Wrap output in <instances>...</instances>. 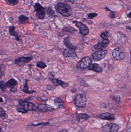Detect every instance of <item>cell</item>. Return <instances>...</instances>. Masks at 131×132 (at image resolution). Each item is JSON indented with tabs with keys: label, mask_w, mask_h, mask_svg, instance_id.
<instances>
[{
	"label": "cell",
	"mask_w": 131,
	"mask_h": 132,
	"mask_svg": "<svg viewBox=\"0 0 131 132\" xmlns=\"http://www.w3.org/2000/svg\"><path fill=\"white\" fill-rule=\"evenodd\" d=\"M56 11L60 14L65 17H69L73 14L72 9L66 3L59 2L55 6Z\"/></svg>",
	"instance_id": "cell-1"
},
{
	"label": "cell",
	"mask_w": 131,
	"mask_h": 132,
	"mask_svg": "<svg viewBox=\"0 0 131 132\" xmlns=\"http://www.w3.org/2000/svg\"><path fill=\"white\" fill-rule=\"evenodd\" d=\"M87 98L86 96L82 94H78L75 96L74 99V104L77 107L84 108L87 104Z\"/></svg>",
	"instance_id": "cell-2"
},
{
	"label": "cell",
	"mask_w": 131,
	"mask_h": 132,
	"mask_svg": "<svg viewBox=\"0 0 131 132\" xmlns=\"http://www.w3.org/2000/svg\"><path fill=\"white\" fill-rule=\"evenodd\" d=\"M34 11L35 12V15L37 18L39 19H43L45 18L46 13L45 8L42 7L41 4L37 2L34 5Z\"/></svg>",
	"instance_id": "cell-3"
},
{
	"label": "cell",
	"mask_w": 131,
	"mask_h": 132,
	"mask_svg": "<svg viewBox=\"0 0 131 132\" xmlns=\"http://www.w3.org/2000/svg\"><path fill=\"white\" fill-rule=\"evenodd\" d=\"M19 105L26 109L28 111H37L38 106L32 102L25 100L20 99L19 100Z\"/></svg>",
	"instance_id": "cell-4"
},
{
	"label": "cell",
	"mask_w": 131,
	"mask_h": 132,
	"mask_svg": "<svg viewBox=\"0 0 131 132\" xmlns=\"http://www.w3.org/2000/svg\"><path fill=\"white\" fill-rule=\"evenodd\" d=\"M92 60L89 56H86L81 60L77 65V67L79 68L85 69L91 65Z\"/></svg>",
	"instance_id": "cell-5"
},
{
	"label": "cell",
	"mask_w": 131,
	"mask_h": 132,
	"mask_svg": "<svg viewBox=\"0 0 131 132\" xmlns=\"http://www.w3.org/2000/svg\"><path fill=\"white\" fill-rule=\"evenodd\" d=\"M72 22L78 28L80 33L82 35L86 36L89 33V29L86 25L77 21H74Z\"/></svg>",
	"instance_id": "cell-6"
},
{
	"label": "cell",
	"mask_w": 131,
	"mask_h": 132,
	"mask_svg": "<svg viewBox=\"0 0 131 132\" xmlns=\"http://www.w3.org/2000/svg\"><path fill=\"white\" fill-rule=\"evenodd\" d=\"M112 55L114 59L117 60H122L126 56V54L124 52L122 48H116L114 50Z\"/></svg>",
	"instance_id": "cell-7"
},
{
	"label": "cell",
	"mask_w": 131,
	"mask_h": 132,
	"mask_svg": "<svg viewBox=\"0 0 131 132\" xmlns=\"http://www.w3.org/2000/svg\"><path fill=\"white\" fill-rule=\"evenodd\" d=\"M33 58L32 56H21L16 58L15 59L14 63L15 65L21 67L27 63H28L33 60Z\"/></svg>",
	"instance_id": "cell-8"
},
{
	"label": "cell",
	"mask_w": 131,
	"mask_h": 132,
	"mask_svg": "<svg viewBox=\"0 0 131 132\" xmlns=\"http://www.w3.org/2000/svg\"><path fill=\"white\" fill-rule=\"evenodd\" d=\"M118 125L110 123L104 126L102 128V132H117L119 130Z\"/></svg>",
	"instance_id": "cell-9"
},
{
	"label": "cell",
	"mask_w": 131,
	"mask_h": 132,
	"mask_svg": "<svg viewBox=\"0 0 131 132\" xmlns=\"http://www.w3.org/2000/svg\"><path fill=\"white\" fill-rule=\"evenodd\" d=\"M107 54V50H99L96 51L92 54V58L94 61H100L105 58Z\"/></svg>",
	"instance_id": "cell-10"
},
{
	"label": "cell",
	"mask_w": 131,
	"mask_h": 132,
	"mask_svg": "<svg viewBox=\"0 0 131 132\" xmlns=\"http://www.w3.org/2000/svg\"><path fill=\"white\" fill-rule=\"evenodd\" d=\"M54 110V108L46 104H39L38 106L37 110L41 112H48L52 111Z\"/></svg>",
	"instance_id": "cell-11"
},
{
	"label": "cell",
	"mask_w": 131,
	"mask_h": 132,
	"mask_svg": "<svg viewBox=\"0 0 131 132\" xmlns=\"http://www.w3.org/2000/svg\"><path fill=\"white\" fill-rule=\"evenodd\" d=\"M97 118L102 120H107V121H113L115 119L114 115L109 112L102 113L98 116Z\"/></svg>",
	"instance_id": "cell-12"
},
{
	"label": "cell",
	"mask_w": 131,
	"mask_h": 132,
	"mask_svg": "<svg viewBox=\"0 0 131 132\" xmlns=\"http://www.w3.org/2000/svg\"><path fill=\"white\" fill-rule=\"evenodd\" d=\"M49 80L55 86H61L62 87L64 88H66L68 86V84L65 82H63L62 81L56 78H49Z\"/></svg>",
	"instance_id": "cell-13"
},
{
	"label": "cell",
	"mask_w": 131,
	"mask_h": 132,
	"mask_svg": "<svg viewBox=\"0 0 131 132\" xmlns=\"http://www.w3.org/2000/svg\"><path fill=\"white\" fill-rule=\"evenodd\" d=\"M63 55L65 58H71L75 59L77 57L75 50L72 49H65L63 52Z\"/></svg>",
	"instance_id": "cell-14"
},
{
	"label": "cell",
	"mask_w": 131,
	"mask_h": 132,
	"mask_svg": "<svg viewBox=\"0 0 131 132\" xmlns=\"http://www.w3.org/2000/svg\"><path fill=\"white\" fill-rule=\"evenodd\" d=\"M110 43V40L108 39H104L101 42L95 45L94 48L95 50H101L106 48Z\"/></svg>",
	"instance_id": "cell-15"
},
{
	"label": "cell",
	"mask_w": 131,
	"mask_h": 132,
	"mask_svg": "<svg viewBox=\"0 0 131 132\" xmlns=\"http://www.w3.org/2000/svg\"><path fill=\"white\" fill-rule=\"evenodd\" d=\"M16 27L14 26H11L9 27V33L12 36L15 37V39L17 42H20L21 39L18 35V34L15 31V29Z\"/></svg>",
	"instance_id": "cell-16"
},
{
	"label": "cell",
	"mask_w": 131,
	"mask_h": 132,
	"mask_svg": "<svg viewBox=\"0 0 131 132\" xmlns=\"http://www.w3.org/2000/svg\"><path fill=\"white\" fill-rule=\"evenodd\" d=\"M29 81V80L28 79H25V81L24 84L23 86V88H22V92L26 94H32L33 93H35L36 92L35 90H29V87L28 85V82Z\"/></svg>",
	"instance_id": "cell-17"
},
{
	"label": "cell",
	"mask_w": 131,
	"mask_h": 132,
	"mask_svg": "<svg viewBox=\"0 0 131 132\" xmlns=\"http://www.w3.org/2000/svg\"><path fill=\"white\" fill-rule=\"evenodd\" d=\"M18 82L14 78H11L9 79L7 82H5L6 87L9 88L15 87L16 85H17Z\"/></svg>",
	"instance_id": "cell-18"
},
{
	"label": "cell",
	"mask_w": 131,
	"mask_h": 132,
	"mask_svg": "<svg viewBox=\"0 0 131 132\" xmlns=\"http://www.w3.org/2000/svg\"><path fill=\"white\" fill-rule=\"evenodd\" d=\"M64 43L65 46L68 48L70 49L74 50H75L77 48L76 46H73V45L71 43L70 41L69 38L68 37L65 38L64 39Z\"/></svg>",
	"instance_id": "cell-19"
},
{
	"label": "cell",
	"mask_w": 131,
	"mask_h": 132,
	"mask_svg": "<svg viewBox=\"0 0 131 132\" xmlns=\"http://www.w3.org/2000/svg\"><path fill=\"white\" fill-rule=\"evenodd\" d=\"M89 115L84 113L78 114L77 116V120L78 122H82L87 120L90 118Z\"/></svg>",
	"instance_id": "cell-20"
},
{
	"label": "cell",
	"mask_w": 131,
	"mask_h": 132,
	"mask_svg": "<svg viewBox=\"0 0 131 132\" xmlns=\"http://www.w3.org/2000/svg\"><path fill=\"white\" fill-rule=\"evenodd\" d=\"M88 68L89 70L94 71L98 72V73H100L103 71V68L98 64H97V63L93 64L91 66H90Z\"/></svg>",
	"instance_id": "cell-21"
},
{
	"label": "cell",
	"mask_w": 131,
	"mask_h": 132,
	"mask_svg": "<svg viewBox=\"0 0 131 132\" xmlns=\"http://www.w3.org/2000/svg\"><path fill=\"white\" fill-rule=\"evenodd\" d=\"M19 22L21 24H27L29 22V19L28 17L24 15H21L18 18Z\"/></svg>",
	"instance_id": "cell-22"
},
{
	"label": "cell",
	"mask_w": 131,
	"mask_h": 132,
	"mask_svg": "<svg viewBox=\"0 0 131 132\" xmlns=\"http://www.w3.org/2000/svg\"><path fill=\"white\" fill-rule=\"evenodd\" d=\"M54 104L56 107L58 108H61L63 106L64 102L61 98L57 97L55 98L54 100Z\"/></svg>",
	"instance_id": "cell-23"
},
{
	"label": "cell",
	"mask_w": 131,
	"mask_h": 132,
	"mask_svg": "<svg viewBox=\"0 0 131 132\" xmlns=\"http://www.w3.org/2000/svg\"><path fill=\"white\" fill-rule=\"evenodd\" d=\"M46 11L49 17L51 18H54L55 16V13L54 11L51 7L47 8Z\"/></svg>",
	"instance_id": "cell-24"
},
{
	"label": "cell",
	"mask_w": 131,
	"mask_h": 132,
	"mask_svg": "<svg viewBox=\"0 0 131 132\" xmlns=\"http://www.w3.org/2000/svg\"><path fill=\"white\" fill-rule=\"evenodd\" d=\"M6 66L4 64L0 65V79H1L5 74Z\"/></svg>",
	"instance_id": "cell-25"
},
{
	"label": "cell",
	"mask_w": 131,
	"mask_h": 132,
	"mask_svg": "<svg viewBox=\"0 0 131 132\" xmlns=\"http://www.w3.org/2000/svg\"><path fill=\"white\" fill-rule=\"evenodd\" d=\"M7 87H6L5 82L4 80H0V89L2 92H6Z\"/></svg>",
	"instance_id": "cell-26"
},
{
	"label": "cell",
	"mask_w": 131,
	"mask_h": 132,
	"mask_svg": "<svg viewBox=\"0 0 131 132\" xmlns=\"http://www.w3.org/2000/svg\"><path fill=\"white\" fill-rule=\"evenodd\" d=\"M36 65L37 67L41 69H44L47 67V65L45 64V63L42 61H39L37 62Z\"/></svg>",
	"instance_id": "cell-27"
},
{
	"label": "cell",
	"mask_w": 131,
	"mask_h": 132,
	"mask_svg": "<svg viewBox=\"0 0 131 132\" xmlns=\"http://www.w3.org/2000/svg\"><path fill=\"white\" fill-rule=\"evenodd\" d=\"M7 4L14 6L17 4L18 1L17 0H4Z\"/></svg>",
	"instance_id": "cell-28"
},
{
	"label": "cell",
	"mask_w": 131,
	"mask_h": 132,
	"mask_svg": "<svg viewBox=\"0 0 131 132\" xmlns=\"http://www.w3.org/2000/svg\"><path fill=\"white\" fill-rule=\"evenodd\" d=\"M110 36V33L108 31H106L104 32H103L101 35V38H102L103 40L104 39H108V38H109Z\"/></svg>",
	"instance_id": "cell-29"
},
{
	"label": "cell",
	"mask_w": 131,
	"mask_h": 132,
	"mask_svg": "<svg viewBox=\"0 0 131 132\" xmlns=\"http://www.w3.org/2000/svg\"><path fill=\"white\" fill-rule=\"evenodd\" d=\"M17 111L19 113H22V114H25L28 112V111L23 107H21V108H18L17 109Z\"/></svg>",
	"instance_id": "cell-30"
},
{
	"label": "cell",
	"mask_w": 131,
	"mask_h": 132,
	"mask_svg": "<svg viewBox=\"0 0 131 132\" xmlns=\"http://www.w3.org/2000/svg\"><path fill=\"white\" fill-rule=\"evenodd\" d=\"M97 15V14L95 13H90L89 14H87L88 17L90 19H92L93 18H95Z\"/></svg>",
	"instance_id": "cell-31"
},
{
	"label": "cell",
	"mask_w": 131,
	"mask_h": 132,
	"mask_svg": "<svg viewBox=\"0 0 131 132\" xmlns=\"http://www.w3.org/2000/svg\"><path fill=\"white\" fill-rule=\"evenodd\" d=\"M6 115L5 111L1 107H0V117H3Z\"/></svg>",
	"instance_id": "cell-32"
},
{
	"label": "cell",
	"mask_w": 131,
	"mask_h": 132,
	"mask_svg": "<svg viewBox=\"0 0 131 132\" xmlns=\"http://www.w3.org/2000/svg\"><path fill=\"white\" fill-rule=\"evenodd\" d=\"M49 124L48 122H47V123H40L39 124H30V125H28V126H38L40 125H47V124Z\"/></svg>",
	"instance_id": "cell-33"
},
{
	"label": "cell",
	"mask_w": 131,
	"mask_h": 132,
	"mask_svg": "<svg viewBox=\"0 0 131 132\" xmlns=\"http://www.w3.org/2000/svg\"><path fill=\"white\" fill-rule=\"evenodd\" d=\"M10 92H12V93L15 94L17 92V88L14 87L13 88H10Z\"/></svg>",
	"instance_id": "cell-34"
},
{
	"label": "cell",
	"mask_w": 131,
	"mask_h": 132,
	"mask_svg": "<svg viewBox=\"0 0 131 132\" xmlns=\"http://www.w3.org/2000/svg\"><path fill=\"white\" fill-rule=\"evenodd\" d=\"M109 16H110V18H114L116 17L115 13L114 12H112L111 11L110 13V14H109Z\"/></svg>",
	"instance_id": "cell-35"
},
{
	"label": "cell",
	"mask_w": 131,
	"mask_h": 132,
	"mask_svg": "<svg viewBox=\"0 0 131 132\" xmlns=\"http://www.w3.org/2000/svg\"><path fill=\"white\" fill-rule=\"evenodd\" d=\"M105 10L107 11H111L110 10V9L108 8L107 7L105 8Z\"/></svg>",
	"instance_id": "cell-36"
},
{
	"label": "cell",
	"mask_w": 131,
	"mask_h": 132,
	"mask_svg": "<svg viewBox=\"0 0 131 132\" xmlns=\"http://www.w3.org/2000/svg\"><path fill=\"white\" fill-rule=\"evenodd\" d=\"M127 132H131V127H129V128H128V129L127 130Z\"/></svg>",
	"instance_id": "cell-37"
},
{
	"label": "cell",
	"mask_w": 131,
	"mask_h": 132,
	"mask_svg": "<svg viewBox=\"0 0 131 132\" xmlns=\"http://www.w3.org/2000/svg\"><path fill=\"white\" fill-rule=\"evenodd\" d=\"M59 132H68V131L65 129H62V130H61Z\"/></svg>",
	"instance_id": "cell-38"
},
{
	"label": "cell",
	"mask_w": 131,
	"mask_h": 132,
	"mask_svg": "<svg viewBox=\"0 0 131 132\" xmlns=\"http://www.w3.org/2000/svg\"><path fill=\"white\" fill-rule=\"evenodd\" d=\"M3 102V99L2 98L0 97V103H2V102Z\"/></svg>",
	"instance_id": "cell-39"
},
{
	"label": "cell",
	"mask_w": 131,
	"mask_h": 132,
	"mask_svg": "<svg viewBox=\"0 0 131 132\" xmlns=\"http://www.w3.org/2000/svg\"><path fill=\"white\" fill-rule=\"evenodd\" d=\"M127 17H128V18H131V12H130V13H129V14H128Z\"/></svg>",
	"instance_id": "cell-40"
},
{
	"label": "cell",
	"mask_w": 131,
	"mask_h": 132,
	"mask_svg": "<svg viewBox=\"0 0 131 132\" xmlns=\"http://www.w3.org/2000/svg\"><path fill=\"white\" fill-rule=\"evenodd\" d=\"M127 29H129V30H130H130H131V28H130V26H127Z\"/></svg>",
	"instance_id": "cell-41"
},
{
	"label": "cell",
	"mask_w": 131,
	"mask_h": 132,
	"mask_svg": "<svg viewBox=\"0 0 131 132\" xmlns=\"http://www.w3.org/2000/svg\"><path fill=\"white\" fill-rule=\"evenodd\" d=\"M1 132V127H0V132Z\"/></svg>",
	"instance_id": "cell-42"
}]
</instances>
